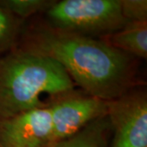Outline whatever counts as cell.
Here are the masks:
<instances>
[{
  "mask_svg": "<svg viewBox=\"0 0 147 147\" xmlns=\"http://www.w3.org/2000/svg\"><path fill=\"white\" fill-rule=\"evenodd\" d=\"M123 16L128 22H147L146 0H120Z\"/></svg>",
  "mask_w": 147,
  "mask_h": 147,
  "instance_id": "cell-11",
  "label": "cell"
},
{
  "mask_svg": "<svg viewBox=\"0 0 147 147\" xmlns=\"http://www.w3.org/2000/svg\"><path fill=\"white\" fill-rule=\"evenodd\" d=\"M60 64L87 94L105 101L140 86L137 58L103 40L69 33L38 21L24 29L18 45Z\"/></svg>",
  "mask_w": 147,
  "mask_h": 147,
  "instance_id": "cell-1",
  "label": "cell"
},
{
  "mask_svg": "<svg viewBox=\"0 0 147 147\" xmlns=\"http://www.w3.org/2000/svg\"><path fill=\"white\" fill-rule=\"evenodd\" d=\"M100 39L137 59H146L147 22H128L121 30Z\"/></svg>",
  "mask_w": 147,
  "mask_h": 147,
  "instance_id": "cell-7",
  "label": "cell"
},
{
  "mask_svg": "<svg viewBox=\"0 0 147 147\" xmlns=\"http://www.w3.org/2000/svg\"><path fill=\"white\" fill-rule=\"evenodd\" d=\"M49 106L53 144L73 136L91 122L107 115L108 112L107 101L75 91L53 100Z\"/></svg>",
  "mask_w": 147,
  "mask_h": 147,
  "instance_id": "cell-5",
  "label": "cell"
},
{
  "mask_svg": "<svg viewBox=\"0 0 147 147\" xmlns=\"http://www.w3.org/2000/svg\"><path fill=\"white\" fill-rule=\"evenodd\" d=\"M45 13V22L51 26L98 39L128 23L123 16L120 0L57 1Z\"/></svg>",
  "mask_w": 147,
  "mask_h": 147,
  "instance_id": "cell-3",
  "label": "cell"
},
{
  "mask_svg": "<svg viewBox=\"0 0 147 147\" xmlns=\"http://www.w3.org/2000/svg\"><path fill=\"white\" fill-rule=\"evenodd\" d=\"M75 84L52 58L20 46L0 56V119L47 106L74 91Z\"/></svg>",
  "mask_w": 147,
  "mask_h": 147,
  "instance_id": "cell-2",
  "label": "cell"
},
{
  "mask_svg": "<svg viewBox=\"0 0 147 147\" xmlns=\"http://www.w3.org/2000/svg\"><path fill=\"white\" fill-rule=\"evenodd\" d=\"M111 147H147V94L140 86L107 101Z\"/></svg>",
  "mask_w": 147,
  "mask_h": 147,
  "instance_id": "cell-4",
  "label": "cell"
},
{
  "mask_svg": "<svg viewBox=\"0 0 147 147\" xmlns=\"http://www.w3.org/2000/svg\"><path fill=\"white\" fill-rule=\"evenodd\" d=\"M49 105L0 119V147H49L53 144Z\"/></svg>",
  "mask_w": 147,
  "mask_h": 147,
  "instance_id": "cell-6",
  "label": "cell"
},
{
  "mask_svg": "<svg viewBox=\"0 0 147 147\" xmlns=\"http://www.w3.org/2000/svg\"><path fill=\"white\" fill-rule=\"evenodd\" d=\"M57 1L52 0H0V5L25 21L39 12H46Z\"/></svg>",
  "mask_w": 147,
  "mask_h": 147,
  "instance_id": "cell-10",
  "label": "cell"
},
{
  "mask_svg": "<svg viewBox=\"0 0 147 147\" xmlns=\"http://www.w3.org/2000/svg\"><path fill=\"white\" fill-rule=\"evenodd\" d=\"M24 21L0 5V56L18 45L25 29Z\"/></svg>",
  "mask_w": 147,
  "mask_h": 147,
  "instance_id": "cell-9",
  "label": "cell"
},
{
  "mask_svg": "<svg viewBox=\"0 0 147 147\" xmlns=\"http://www.w3.org/2000/svg\"><path fill=\"white\" fill-rule=\"evenodd\" d=\"M111 127L108 116L91 122L71 137L49 147H108Z\"/></svg>",
  "mask_w": 147,
  "mask_h": 147,
  "instance_id": "cell-8",
  "label": "cell"
}]
</instances>
